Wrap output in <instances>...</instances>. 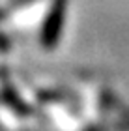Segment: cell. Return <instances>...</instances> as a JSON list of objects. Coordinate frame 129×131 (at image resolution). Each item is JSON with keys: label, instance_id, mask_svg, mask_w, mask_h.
Masks as SVG:
<instances>
[]
</instances>
